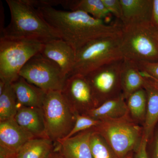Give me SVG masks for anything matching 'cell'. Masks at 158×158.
I'll use <instances>...</instances> for the list:
<instances>
[{
  "label": "cell",
  "instance_id": "cell-14",
  "mask_svg": "<svg viewBox=\"0 0 158 158\" xmlns=\"http://www.w3.org/2000/svg\"><path fill=\"white\" fill-rule=\"evenodd\" d=\"M15 119L23 129L34 138H47L42 109L21 107L18 109Z\"/></svg>",
  "mask_w": 158,
  "mask_h": 158
},
{
  "label": "cell",
  "instance_id": "cell-25",
  "mask_svg": "<svg viewBox=\"0 0 158 158\" xmlns=\"http://www.w3.org/2000/svg\"><path fill=\"white\" fill-rule=\"evenodd\" d=\"M101 121L96 120L85 115L76 114V121L73 128L64 139L70 138L78 133L98 126Z\"/></svg>",
  "mask_w": 158,
  "mask_h": 158
},
{
  "label": "cell",
  "instance_id": "cell-21",
  "mask_svg": "<svg viewBox=\"0 0 158 158\" xmlns=\"http://www.w3.org/2000/svg\"><path fill=\"white\" fill-rule=\"evenodd\" d=\"M54 144L49 138H33L24 144L16 158H45L53 150Z\"/></svg>",
  "mask_w": 158,
  "mask_h": 158
},
{
  "label": "cell",
  "instance_id": "cell-29",
  "mask_svg": "<svg viewBox=\"0 0 158 158\" xmlns=\"http://www.w3.org/2000/svg\"><path fill=\"white\" fill-rule=\"evenodd\" d=\"M151 23L158 29V0H152Z\"/></svg>",
  "mask_w": 158,
  "mask_h": 158
},
{
  "label": "cell",
  "instance_id": "cell-1",
  "mask_svg": "<svg viewBox=\"0 0 158 158\" xmlns=\"http://www.w3.org/2000/svg\"><path fill=\"white\" fill-rule=\"evenodd\" d=\"M36 9L60 38L76 52L94 40L121 33L122 23L109 24L83 11H62L52 7Z\"/></svg>",
  "mask_w": 158,
  "mask_h": 158
},
{
  "label": "cell",
  "instance_id": "cell-32",
  "mask_svg": "<svg viewBox=\"0 0 158 158\" xmlns=\"http://www.w3.org/2000/svg\"><path fill=\"white\" fill-rule=\"evenodd\" d=\"M141 74H142V76H143V77H144L145 78L148 79L150 81L152 82L153 83H154L155 85L158 86V79L153 77L149 75L147 73H145L141 72Z\"/></svg>",
  "mask_w": 158,
  "mask_h": 158
},
{
  "label": "cell",
  "instance_id": "cell-18",
  "mask_svg": "<svg viewBox=\"0 0 158 158\" xmlns=\"http://www.w3.org/2000/svg\"><path fill=\"white\" fill-rule=\"evenodd\" d=\"M144 78V88L147 94V109L143 125V137L149 141L158 122V86Z\"/></svg>",
  "mask_w": 158,
  "mask_h": 158
},
{
  "label": "cell",
  "instance_id": "cell-30",
  "mask_svg": "<svg viewBox=\"0 0 158 158\" xmlns=\"http://www.w3.org/2000/svg\"><path fill=\"white\" fill-rule=\"evenodd\" d=\"M0 5V34L4 31L6 27H4V21H5V15H4V7L2 3L1 2Z\"/></svg>",
  "mask_w": 158,
  "mask_h": 158
},
{
  "label": "cell",
  "instance_id": "cell-17",
  "mask_svg": "<svg viewBox=\"0 0 158 158\" xmlns=\"http://www.w3.org/2000/svg\"><path fill=\"white\" fill-rule=\"evenodd\" d=\"M129 115L126 101L123 94L109 100L84 115L99 121L116 119Z\"/></svg>",
  "mask_w": 158,
  "mask_h": 158
},
{
  "label": "cell",
  "instance_id": "cell-11",
  "mask_svg": "<svg viewBox=\"0 0 158 158\" xmlns=\"http://www.w3.org/2000/svg\"><path fill=\"white\" fill-rule=\"evenodd\" d=\"M33 138L15 118L0 122V158H16L24 144Z\"/></svg>",
  "mask_w": 158,
  "mask_h": 158
},
{
  "label": "cell",
  "instance_id": "cell-31",
  "mask_svg": "<svg viewBox=\"0 0 158 158\" xmlns=\"http://www.w3.org/2000/svg\"><path fill=\"white\" fill-rule=\"evenodd\" d=\"M154 143L152 158H158V130Z\"/></svg>",
  "mask_w": 158,
  "mask_h": 158
},
{
  "label": "cell",
  "instance_id": "cell-33",
  "mask_svg": "<svg viewBox=\"0 0 158 158\" xmlns=\"http://www.w3.org/2000/svg\"><path fill=\"white\" fill-rule=\"evenodd\" d=\"M50 158H65L60 153L53 149L50 155Z\"/></svg>",
  "mask_w": 158,
  "mask_h": 158
},
{
  "label": "cell",
  "instance_id": "cell-2",
  "mask_svg": "<svg viewBox=\"0 0 158 158\" xmlns=\"http://www.w3.org/2000/svg\"><path fill=\"white\" fill-rule=\"evenodd\" d=\"M6 2L11 13V22L0 34V38L31 40L43 44L61 39L28 0Z\"/></svg>",
  "mask_w": 158,
  "mask_h": 158
},
{
  "label": "cell",
  "instance_id": "cell-24",
  "mask_svg": "<svg viewBox=\"0 0 158 158\" xmlns=\"http://www.w3.org/2000/svg\"><path fill=\"white\" fill-rule=\"evenodd\" d=\"M90 146L94 158H118L104 138L94 130L90 137Z\"/></svg>",
  "mask_w": 158,
  "mask_h": 158
},
{
  "label": "cell",
  "instance_id": "cell-34",
  "mask_svg": "<svg viewBox=\"0 0 158 158\" xmlns=\"http://www.w3.org/2000/svg\"><path fill=\"white\" fill-rule=\"evenodd\" d=\"M134 153H133L127 156L125 158H133V155H134Z\"/></svg>",
  "mask_w": 158,
  "mask_h": 158
},
{
  "label": "cell",
  "instance_id": "cell-6",
  "mask_svg": "<svg viewBox=\"0 0 158 158\" xmlns=\"http://www.w3.org/2000/svg\"><path fill=\"white\" fill-rule=\"evenodd\" d=\"M44 44L27 39L0 38V80L11 84L27 62L41 52Z\"/></svg>",
  "mask_w": 158,
  "mask_h": 158
},
{
  "label": "cell",
  "instance_id": "cell-7",
  "mask_svg": "<svg viewBox=\"0 0 158 158\" xmlns=\"http://www.w3.org/2000/svg\"><path fill=\"white\" fill-rule=\"evenodd\" d=\"M41 109L48 138L54 142L66 138L74 126L76 114L66 101L62 91L47 92Z\"/></svg>",
  "mask_w": 158,
  "mask_h": 158
},
{
  "label": "cell",
  "instance_id": "cell-15",
  "mask_svg": "<svg viewBox=\"0 0 158 158\" xmlns=\"http://www.w3.org/2000/svg\"><path fill=\"white\" fill-rule=\"evenodd\" d=\"M123 25L151 22L152 0H120Z\"/></svg>",
  "mask_w": 158,
  "mask_h": 158
},
{
  "label": "cell",
  "instance_id": "cell-9",
  "mask_svg": "<svg viewBox=\"0 0 158 158\" xmlns=\"http://www.w3.org/2000/svg\"><path fill=\"white\" fill-rule=\"evenodd\" d=\"M123 59L103 65L85 76L91 88L97 107L123 94L120 73Z\"/></svg>",
  "mask_w": 158,
  "mask_h": 158
},
{
  "label": "cell",
  "instance_id": "cell-28",
  "mask_svg": "<svg viewBox=\"0 0 158 158\" xmlns=\"http://www.w3.org/2000/svg\"><path fill=\"white\" fill-rule=\"evenodd\" d=\"M148 142V140L143 137L141 145L138 149L134 153L133 158H148L147 151Z\"/></svg>",
  "mask_w": 158,
  "mask_h": 158
},
{
  "label": "cell",
  "instance_id": "cell-19",
  "mask_svg": "<svg viewBox=\"0 0 158 158\" xmlns=\"http://www.w3.org/2000/svg\"><path fill=\"white\" fill-rule=\"evenodd\" d=\"M120 79L123 94L126 99L134 92L144 88L145 78L135 62L123 59Z\"/></svg>",
  "mask_w": 158,
  "mask_h": 158
},
{
  "label": "cell",
  "instance_id": "cell-23",
  "mask_svg": "<svg viewBox=\"0 0 158 158\" xmlns=\"http://www.w3.org/2000/svg\"><path fill=\"white\" fill-rule=\"evenodd\" d=\"M18 109L17 99L11 84H6L0 94V122L14 118Z\"/></svg>",
  "mask_w": 158,
  "mask_h": 158
},
{
  "label": "cell",
  "instance_id": "cell-20",
  "mask_svg": "<svg viewBox=\"0 0 158 158\" xmlns=\"http://www.w3.org/2000/svg\"><path fill=\"white\" fill-rule=\"evenodd\" d=\"M60 5L71 11H83L95 18L106 21L111 15L102 0H61Z\"/></svg>",
  "mask_w": 158,
  "mask_h": 158
},
{
  "label": "cell",
  "instance_id": "cell-22",
  "mask_svg": "<svg viewBox=\"0 0 158 158\" xmlns=\"http://www.w3.org/2000/svg\"><path fill=\"white\" fill-rule=\"evenodd\" d=\"M126 101L130 117L143 127L147 109V96L145 89L142 88L137 90Z\"/></svg>",
  "mask_w": 158,
  "mask_h": 158
},
{
  "label": "cell",
  "instance_id": "cell-4",
  "mask_svg": "<svg viewBox=\"0 0 158 158\" xmlns=\"http://www.w3.org/2000/svg\"><path fill=\"white\" fill-rule=\"evenodd\" d=\"M93 129L104 138L118 158H125L135 152L143 139V127L129 115L101 121Z\"/></svg>",
  "mask_w": 158,
  "mask_h": 158
},
{
  "label": "cell",
  "instance_id": "cell-16",
  "mask_svg": "<svg viewBox=\"0 0 158 158\" xmlns=\"http://www.w3.org/2000/svg\"><path fill=\"white\" fill-rule=\"evenodd\" d=\"M11 85L17 99L18 109L21 107H42L47 92L30 84L20 76Z\"/></svg>",
  "mask_w": 158,
  "mask_h": 158
},
{
  "label": "cell",
  "instance_id": "cell-12",
  "mask_svg": "<svg viewBox=\"0 0 158 158\" xmlns=\"http://www.w3.org/2000/svg\"><path fill=\"white\" fill-rule=\"evenodd\" d=\"M93 128L55 142L54 149L65 158H94L90 146Z\"/></svg>",
  "mask_w": 158,
  "mask_h": 158
},
{
  "label": "cell",
  "instance_id": "cell-10",
  "mask_svg": "<svg viewBox=\"0 0 158 158\" xmlns=\"http://www.w3.org/2000/svg\"><path fill=\"white\" fill-rule=\"evenodd\" d=\"M62 93L76 114L84 115L97 107L91 88L85 76L67 77Z\"/></svg>",
  "mask_w": 158,
  "mask_h": 158
},
{
  "label": "cell",
  "instance_id": "cell-27",
  "mask_svg": "<svg viewBox=\"0 0 158 158\" xmlns=\"http://www.w3.org/2000/svg\"><path fill=\"white\" fill-rule=\"evenodd\" d=\"M102 1L110 14L121 21L123 13L120 0H102Z\"/></svg>",
  "mask_w": 158,
  "mask_h": 158
},
{
  "label": "cell",
  "instance_id": "cell-36",
  "mask_svg": "<svg viewBox=\"0 0 158 158\" xmlns=\"http://www.w3.org/2000/svg\"></svg>",
  "mask_w": 158,
  "mask_h": 158
},
{
  "label": "cell",
  "instance_id": "cell-26",
  "mask_svg": "<svg viewBox=\"0 0 158 158\" xmlns=\"http://www.w3.org/2000/svg\"><path fill=\"white\" fill-rule=\"evenodd\" d=\"M135 63L141 72L145 73L158 80V61L155 62L141 61Z\"/></svg>",
  "mask_w": 158,
  "mask_h": 158
},
{
  "label": "cell",
  "instance_id": "cell-8",
  "mask_svg": "<svg viewBox=\"0 0 158 158\" xmlns=\"http://www.w3.org/2000/svg\"><path fill=\"white\" fill-rule=\"evenodd\" d=\"M19 76L46 92L62 91L67 78L56 62L40 53L27 62L20 71Z\"/></svg>",
  "mask_w": 158,
  "mask_h": 158
},
{
  "label": "cell",
  "instance_id": "cell-3",
  "mask_svg": "<svg viewBox=\"0 0 158 158\" xmlns=\"http://www.w3.org/2000/svg\"><path fill=\"white\" fill-rule=\"evenodd\" d=\"M121 49L123 59L137 62L158 61V29L151 22L123 25Z\"/></svg>",
  "mask_w": 158,
  "mask_h": 158
},
{
  "label": "cell",
  "instance_id": "cell-35",
  "mask_svg": "<svg viewBox=\"0 0 158 158\" xmlns=\"http://www.w3.org/2000/svg\"><path fill=\"white\" fill-rule=\"evenodd\" d=\"M50 154L48 156H47L45 158H50Z\"/></svg>",
  "mask_w": 158,
  "mask_h": 158
},
{
  "label": "cell",
  "instance_id": "cell-13",
  "mask_svg": "<svg viewBox=\"0 0 158 158\" xmlns=\"http://www.w3.org/2000/svg\"><path fill=\"white\" fill-rule=\"evenodd\" d=\"M40 53L56 62L67 77L71 72L75 62L76 52L63 40H53L44 44Z\"/></svg>",
  "mask_w": 158,
  "mask_h": 158
},
{
  "label": "cell",
  "instance_id": "cell-5",
  "mask_svg": "<svg viewBox=\"0 0 158 158\" xmlns=\"http://www.w3.org/2000/svg\"><path fill=\"white\" fill-rule=\"evenodd\" d=\"M123 59L121 33L94 40L77 51L74 65L68 76L77 74L86 76L103 65Z\"/></svg>",
  "mask_w": 158,
  "mask_h": 158
}]
</instances>
